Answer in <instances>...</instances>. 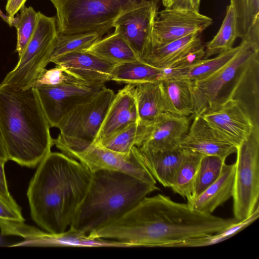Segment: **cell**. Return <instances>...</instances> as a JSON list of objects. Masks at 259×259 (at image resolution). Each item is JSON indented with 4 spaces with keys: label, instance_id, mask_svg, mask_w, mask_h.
Wrapping results in <instances>:
<instances>
[{
    "label": "cell",
    "instance_id": "obj_1",
    "mask_svg": "<svg viewBox=\"0 0 259 259\" xmlns=\"http://www.w3.org/2000/svg\"><path fill=\"white\" fill-rule=\"evenodd\" d=\"M238 221L202 213L187 203L158 194L144 197L122 215L88 235L132 247H174L189 239L220 232Z\"/></svg>",
    "mask_w": 259,
    "mask_h": 259
},
{
    "label": "cell",
    "instance_id": "obj_2",
    "mask_svg": "<svg viewBox=\"0 0 259 259\" xmlns=\"http://www.w3.org/2000/svg\"><path fill=\"white\" fill-rule=\"evenodd\" d=\"M92 172L62 152H51L38 164L27 196L32 220L43 230L69 227L88 189Z\"/></svg>",
    "mask_w": 259,
    "mask_h": 259
},
{
    "label": "cell",
    "instance_id": "obj_3",
    "mask_svg": "<svg viewBox=\"0 0 259 259\" xmlns=\"http://www.w3.org/2000/svg\"><path fill=\"white\" fill-rule=\"evenodd\" d=\"M50 127L35 88L0 83V128L9 160L38 165L54 145Z\"/></svg>",
    "mask_w": 259,
    "mask_h": 259
},
{
    "label": "cell",
    "instance_id": "obj_4",
    "mask_svg": "<svg viewBox=\"0 0 259 259\" xmlns=\"http://www.w3.org/2000/svg\"><path fill=\"white\" fill-rule=\"evenodd\" d=\"M159 189L156 184L124 172L107 169L92 172L88 189L69 228L88 235Z\"/></svg>",
    "mask_w": 259,
    "mask_h": 259
},
{
    "label": "cell",
    "instance_id": "obj_5",
    "mask_svg": "<svg viewBox=\"0 0 259 259\" xmlns=\"http://www.w3.org/2000/svg\"><path fill=\"white\" fill-rule=\"evenodd\" d=\"M50 1L56 10L59 34L94 31L102 36L120 15L150 0Z\"/></svg>",
    "mask_w": 259,
    "mask_h": 259
},
{
    "label": "cell",
    "instance_id": "obj_6",
    "mask_svg": "<svg viewBox=\"0 0 259 259\" xmlns=\"http://www.w3.org/2000/svg\"><path fill=\"white\" fill-rule=\"evenodd\" d=\"M115 95L104 85L92 99L66 114L57 125L60 133L54 139V145L70 157L95 143Z\"/></svg>",
    "mask_w": 259,
    "mask_h": 259
},
{
    "label": "cell",
    "instance_id": "obj_7",
    "mask_svg": "<svg viewBox=\"0 0 259 259\" xmlns=\"http://www.w3.org/2000/svg\"><path fill=\"white\" fill-rule=\"evenodd\" d=\"M58 32L56 17L38 12L33 33L20 56L17 64L5 77L2 83L27 89L51 62Z\"/></svg>",
    "mask_w": 259,
    "mask_h": 259
},
{
    "label": "cell",
    "instance_id": "obj_8",
    "mask_svg": "<svg viewBox=\"0 0 259 259\" xmlns=\"http://www.w3.org/2000/svg\"><path fill=\"white\" fill-rule=\"evenodd\" d=\"M232 197L234 218L249 217L259 207V127L237 148Z\"/></svg>",
    "mask_w": 259,
    "mask_h": 259
},
{
    "label": "cell",
    "instance_id": "obj_9",
    "mask_svg": "<svg viewBox=\"0 0 259 259\" xmlns=\"http://www.w3.org/2000/svg\"><path fill=\"white\" fill-rule=\"evenodd\" d=\"M104 85L76 81L34 88L50 127H56L66 114L92 99Z\"/></svg>",
    "mask_w": 259,
    "mask_h": 259
},
{
    "label": "cell",
    "instance_id": "obj_10",
    "mask_svg": "<svg viewBox=\"0 0 259 259\" xmlns=\"http://www.w3.org/2000/svg\"><path fill=\"white\" fill-rule=\"evenodd\" d=\"M200 115L220 136L237 148L248 139L256 126L241 103L218 99Z\"/></svg>",
    "mask_w": 259,
    "mask_h": 259
},
{
    "label": "cell",
    "instance_id": "obj_11",
    "mask_svg": "<svg viewBox=\"0 0 259 259\" xmlns=\"http://www.w3.org/2000/svg\"><path fill=\"white\" fill-rule=\"evenodd\" d=\"M7 231L9 235L24 239L12 246L132 247L130 244L119 241L92 238L88 234L70 228L62 233H51L28 225L24 221L11 222Z\"/></svg>",
    "mask_w": 259,
    "mask_h": 259
},
{
    "label": "cell",
    "instance_id": "obj_12",
    "mask_svg": "<svg viewBox=\"0 0 259 259\" xmlns=\"http://www.w3.org/2000/svg\"><path fill=\"white\" fill-rule=\"evenodd\" d=\"M212 23L211 18L199 12L165 8L157 13L153 24L151 45L145 55L151 49L171 41L193 33H201Z\"/></svg>",
    "mask_w": 259,
    "mask_h": 259
},
{
    "label": "cell",
    "instance_id": "obj_13",
    "mask_svg": "<svg viewBox=\"0 0 259 259\" xmlns=\"http://www.w3.org/2000/svg\"><path fill=\"white\" fill-rule=\"evenodd\" d=\"M225 64L207 77L192 82L194 115H200L217 100L221 92L233 80L239 68L255 51L245 41Z\"/></svg>",
    "mask_w": 259,
    "mask_h": 259
},
{
    "label": "cell",
    "instance_id": "obj_14",
    "mask_svg": "<svg viewBox=\"0 0 259 259\" xmlns=\"http://www.w3.org/2000/svg\"><path fill=\"white\" fill-rule=\"evenodd\" d=\"M192 117L164 112L150 123H139L135 146L154 150H167L180 147Z\"/></svg>",
    "mask_w": 259,
    "mask_h": 259
},
{
    "label": "cell",
    "instance_id": "obj_15",
    "mask_svg": "<svg viewBox=\"0 0 259 259\" xmlns=\"http://www.w3.org/2000/svg\"><path fill=\"white\" fill-rule=\"evenodd\" d=\"M71 157L84 164L91 172L101 169L115 170L135 176L144 181L156 182L132 149L130 155L121 154L94 143Z\"/></svg>",
    "mask_w": 259,
    "mask_h": 259
},
{
    "label": "cell",
    "instance_id": "obj_16",
    "mask_svg": "<svg viewBox=\"0 0 259 259\" xmlns=\"http://www.w3.org/2000/svg\"><path fill=\"white\" fill-rule=\"evenodd\" d=\"M158 12L157 0H150L122 14L114 22V31L124 38L139 59L150 48L153 24Z\"/></svg>",
    "mask_w": 259,
    "mask_h": 259
},
{
    "label": "cell",
    "instance_id": "obj_17",
    "mask_svg": "<svg viewBox=\"0 0 259 259\" xmlns=\"http://www.w3.org/2000/svg\"><path fill=\"white\" fill-rule=\"evenodd\" d=\"M259 52H254L241 65L231 81V88L226 95L218 99H234L240 102L259 126Z\"/></svg>",
    "mask_w": 259,
    "mask_h": 259
},
{
    "label": "cell",
    "instance_id": "obj_18",
    "mask_svg": "<svg viewBox=\"0 0 259 259\" xmlns=\"http://www.w3.org/2000/svg\"><path fill=\"white\" fill-rule=\"evenodd\" d=\"M180 147L202 156L213 155L225 160L237 151L235 146L220 136L200 115L193 116Z\"/></svg>",
    "mask_w": 259,
    "mask_h": 259
},
{
    "label": "cell",
    "instance_id": "obj_19",
    "mask_svg": "<svg viewBox=\"0 0 259 259\" xmlns=\"http://www.w3.org/2000/svg\"><path fill=\"white\" fill-rule=\"evenodd\" d=\"M51 62L63 67L79 80L91 84H103L110 81L114 64L84 51L67 53L53 59Z\"/></svg>",
    "mask_w": 259,
    "mask_h": 259
},
{
    "label": "cell",
    "instance_id": "obj_20",
    "mask_svg": "<svg viewBox=\"0 0 259 259\" xmlns=\"http://www.w3.org/2000/svg\"><path fill=\"white\" fill-rule=\"evenodd\" d=\"M134 88V84H126L115 94L107 112L96 142L107 138L132 123L139 122Z\"/></svg>",
    "mask_w": 259,
    "mask_h": 259
},
{
    "label": "cell",
    "instance_id": "obj_21",
    "mask_svg": "<svg viewBox=\"0 0 259 259\" xmlns=\"http://www.w3.org/2000/svg\"><path fill=\"white\" fill-rule=\"evenodd\" d=\"M134 152L155 180L171 188L185 154L179 147L167 150H154L134 146Z\"/></svg>",
    "mask_w": 259,
    "mask_h": 259
},
{
    "label": "cell",
    "instance_id": "obj_22",
    "mask_svg": "<svg viewBox=\"0 0 259 259\" xmlns=\"http://www.w3.org/2000/svg\"><path fill=\"white\" fill-rule=\"evenodd\" d=\"M235 163L224 164L220 176L198 196L187 201L194 210L210 214L219 206L232 197Z\"/></svg>",
    "mask_w": 259,
    "mask_h": 259
},
{
    "label": "cell",
    "instance_id": "obj_23",
    "mask_svg": "<svg viewBox=\"0 0 259 259\" xmlns=\"http://www.w3.org/2000/svg\"><path fill=\"white\" fill-rule=\"evenodd\" d=\"M158 83L164 112L182 116L194 115L191 81L161 77Z\"/></svg>",
    "mask_w": 259,
    "mask_h": 259
},
{
    "label": "cell",
    "instance_id": "obj_24",
    "mask_svg": "<svg viewBox=\"0 0 259 259\" xmlns=\"http://www.w3.org/2000/svg\"><path fill=\"white\" fill-rule=\"evenodd\" d=\"M200 34L193 33L152 49L140 60L159 69H169L189 52L203 45Z\"/></svg>",
    "mask_w": 259,
    "mask_h": 259
},
{
    "label": "cell",
    "instance_id": "obj_25",
    "mask_svg": "<svg viewBox=\"0 0 259 259\" xmlns=\"http://www.w3.org/2000/svg\"><path fill=\"white\" fill-rule=\"evenodd\" d=\"M240 45L223 52L211 58H203L190 66L183 68L164 69L161 77L195 81L203 79L229 61L240 49ZM160 77V78H161Z\"/></svg>",
    "mask_w": 259,
    "mask_h": 259
},
{
    "label": "cell",
    "instance_id": "obj_26",
    "mask_svg": "<svg viewBox=\"0 0 259 259\" xmlns=\"http://www.w3.org/2000/svg\"><path fill=\"white\" fill-rule=\"evenodd\" d=\"M83 51L114 65L140 60L124 38L115 31L104 38L101 37Z\"/></svg>",
    "mask_w": 259,
    "mask_h": 259
},
{
    "label": "cell",
    "instance_id": "obj_27",
    "mask_svg": "<svg viewBox=\"0 0 259 259\" xmlns=\"http://www.w3.org/2000/svg\"><path fill=\"white\" fill-rule=\"evenodd\" d=\"M158 80L134 84V95L140 124L150 123L164 112Z\"/></svg>",
    "mask_w": 259,
    "mask_h": 259
},
{
    "label": "cell",
    "instance_id": "obj_28",
    "mask_svg": "<svg viewBox=\"0 0 259 259\" xmlns=\"http://www.w3.org/2000/svg\"><path fill=\"white\" fill-rule=\"evenodd\" d=\"M236 16L238 37L251 45L259 42V0H230Z\"/></svg>",
    "mask_w": 259,
    "mask_h": 259
},
{
    "label": "cell",
    "instance_id": "obj_29",
    "mask_svg": "<svg viewBox=\"0 0 259 259\" xmlns=\"http://www.w3.org/2000/svg\"><path fill=\"white\" fill-rule=\"evenodd\" d=\"M164 70L150 66L140 60L114 65L110 81L138 84L158 81Z\"/></svg>",
    "mask_w": 259,
    "mask_h": 259
},
{
    "label": "cell",
    "instance_id": "obj_30",
    "mask_svg": "<svg viewBox=\"0 0 259 259\" xmlns=\"http://www.w3.org/2000/svg\"><path fill=\"white\" fill-rule=\"evenodd\" d=\"M202 156L185 149L184 156L170 188L175 193L186 198L187 201L193 196L194 182Z\"/></svg>",
    "mask_w": 259,
    "mask_h": 259
},
{
    "label": "cell",
    "instance_id": "obj_31",
    "mask_svg": "<svg viewBox=\"0 0 259 259\" xmlns=\"http://www.w3.org/2000/svg\"><path fill=\"white\" fill-rule=\"evenodd\" d=\"M237 37L236 14L230 5L219 30L206 45L204 58H208L232 49Z\"/></svg>",
    "mask_w": 259,
    "mask_h": 259
},
{
    "label": "cell",
    "instance_id": "obj_32",
    "mask_svg": "<svg viewBox=\"0 0 259 259\" xmlns=\"http://www.w3.org/2000/svg\"><path fill=\"white\" fill-rule=\"evenodd\" d=\"M258 217L259 207L246 219L236 222L220 232L189 239L176 244L174 247H202L223 242L243 230L257 220Z\"/></svg>",
    "mask_w": 259,
    "mask_h": 259
},
{
    "label": "cell",
    "instance_id": "obj_33",
    "mask_svg": "<svg viewBox=\"0 0 259 259\" xmlns=\"http://www.w3.org/2000/svg\"><path fill=\"white\" fill-rule=\"evenodd\" d=\"M20 13L8 21L10 26H14L17 30V45L16 51L20 56L30 39L35 29L38 12L32 7L24 6Z\"/></svg>",
    "mask_w": 259,
    "mask_h": 259
},
{
    "label": "cell",
    "instance_id": "obj_34",
    "mask_svg": "<svg viewBox=\"0 0 259 259\" xmlns=\"http://www.w3.org/2000/svg\"><path fill=\"white\" fill-rule=\"evenodd\" d=\"M101 37L99 33L94 31L72 34L58 33L51 62L53 59L67 53L83 51Z\"/></svg>",
    "mask_w": 259,
    "mask_h": 259
},
{
    "label": "cell",
    "instance_id": "obj_35",
    "mask_svg": "<svg viewBox=\"0 0 259 259\" xmlns=\"http://www.w3.org/2000/svg\"><path fill=\"white\" fill-rule=\"evenodd\" d=\"M225 161L226 160L215 156H202L194 182L192 198L200 195L218 179L221 175Z\"/></svg>",
    "mask_w": 259,
    "mask_h": 259
},
{
    "label": "cell",
    "instance_id": "obj_36",
    "mask_svg": "<svg viewBox=\"0 0 259 259\" xmlns=\"http://www.w3.org/2000/svg\"><path fill=\"white\" fill-rule=\"evenodd\" d=\"M139 122L132 123L95 143L111 151L130 155L136 146Z\"/></svg>",
    "mask_w": 259,
    "mask_h": 259
},
{
    "label": "cell",
    "instance_id": "obj_37",
    "mask_svg": "<svg viewBox=\"0 0 259 259\" xmlns=\"http://www.w3.org/2000/svg\"><path fill=\"white\" fill-rule=\"evenodd\" d=\"M76 81H82L68 73L63 67L56 66L49 69H46L28 88H37L42 85H57Z\"/></svg>",
    "mask_w": 259,
    "mask_h": 259
},
{
    "label": "cell",
    "instance_id": "obj_38",
    "mask_svg": "<svg viewBox=\"0 0 259 259\" xmlns=\"http://www.w3.org/2000/svg\"><path fill=\"white\" fill-rule=\"evenodd\" d=\"M0 219L25 221L20 207L0 194Z\"/></svg>",
    "mask_w": 259,
    "mask_h": 259
},
{
    "label": "cell",
    "instance_id": "obj_39",
    "mask_svg": "<svg viewBox=\"0 0 259 259\" xmlns=\"http://www.w3.org/2000/svg\"><path fill=\"white\" fill-rule=\"evenodd\" d=\"M205 56V48L202 45L196 48L174 63L169 69L183 68L203 59Z\"/></svg>",
    "mask_w": 259,
    "mask_h": 259
},
{
    "label": "cell",
    "instance_id": "obj_40",
    "mask_svg": "<svg viewBox=\"0 0 259 259\" xmlns=\"http://www.w3.org/2000/svg\"><path fill=\"white\" fill-rule=\"evenodd\" d=\"M165 8L192 10L199 12L201 0H161Z\"/></svg>",
    "mask_w": 259,
    "mask_h": 259
},
{
    "label": "cell",
    "instance_id": "obj_41",
    "mask_svg": "<svg viewBox=\"0 0 259 259\" xmlns=\"http://www.w3.org/2000/svg\"><path fill=\"white\" fill-rule=\"evenodd\" d=\"M26 1L27 0H8L6 6L8 21L9 19L13 18L21 8L25 6Z\"/></svg>",
    "mask_w": 259,
    "mask_h": 259
},
{
    "label": "cell",
    "instance_id": "obj_42",
    "mask_svg": "<svg viewBox=\"0 0 259 259\" xmlns=\"http://www.w3.org/2000/svg\"><path fill=\"white\" fill-rule=\"evenodd\" d=\"M6 162V160L0 159V194L10 200H15L10 195L6 181L4 170Z\"/></svg>",
    "mask_w": 259,
    "mask_h": 259
},
{
    "label": "cell",
    "instance_id": "obj_43",
    "mask_svg": "<svg viewBox=\"0 0 259 259\" xmlns=\"http://www.w3.org/2000/svg\"><path fill=\"white\" fill-rule=\"evenodd\" d=\"M0 159L7 161L8 159L2 133L0 128Z\"/></svg>",
    "mask_w": 259,
    "mask_h": 259
},
{
    "label": "cell",
    "instance_id": "obj_44",
    "mask_svg": "<svg viewBox=\"0 0 259 259\" xmlns=\"http://www.w3.org/2000/svg\"><path fill=\"white\" fill-rule=\"evenodd\" d=\"M4 241L2 239V237L1 236V235H0V246H3L4 245Z\"/></svg>",
    "mask_w": 259,
    "mask_h": 259
}]
</instances>
